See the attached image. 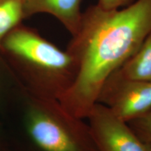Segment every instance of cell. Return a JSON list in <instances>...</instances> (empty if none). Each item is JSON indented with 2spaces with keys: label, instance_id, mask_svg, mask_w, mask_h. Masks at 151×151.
<instances>
[{
  "label": "cell",
  "instance_id": "obj_1",
  "mask_svg": "<svg viewBox=\"0 0 151 151\" xmlns=\"http://www.w3.org/2000/svg\"><path fill=\"white\" fill-rule=\"evenodd\" d=\"M151 34V0L106 10L97 4L83 11L67 48L74 62L72 82L57 101L66 114L86 118L106 81Z\"/></svg>",
  "mask_w": 151,
  "mask_h": 151
},
{
  "label": "cell",
  "instance_id": "obj_2",
  "mask_svg": "<svg viewBox=\"0 0 151 151\" xmlns=\"http://www.w3.org/2000/svg\"><path fill=\"white\" fill-rule=\"evenodd\" d=\"M0 55L29 95L58 100L72 82L74 62L69 52L22 23L3 39Z\"/></svg>",
  "mask_w": 151,
  "mask_h": 151
},
{
  "label": "cell",
  "instance_id": "obj_3",
  "mask_svg": "<svg viewBox=\"0 0 151 151\" xmlns=\"http://www.w3.org/2000/svg\"><path fill=\"white\" fill-rule=\"evenodd\" d=\"M23 122L37 151H97L88 132H73L76 120L62 110L57 100L23 92Z\"/></svg>",
  "mask_w": 151,
  "mask_h": 151
},
{
  "label": "cell",
  "instance_id": "obj_4",
  "mask_svg": "<svg viewBox=\"0 0 151 151\" xmlns=\"http://www.w3.org/2000/svg\"><path fill=\"white\" fill-rule=\"evenodd\" d=\"M97 102L129 122L151 111V82L122 78L115 71L106 81Z\"/></svg>",
  "mask_w": 151,
  "mask_h": 151
},
{
  "label": "cell",
  "instance_id": "obj_5",
  "mask_svg": "<svg viewBox=\"0 0 151 151\" xmlns=\"http://www.w3.org/2000/svg\"><path fill=\"white\" fill-rule=\"evenodd\" d=\"M88 132L97 151H151V144L141 139L133 129L115 116L103 104L90 111Z\"/></svg>",
  "mask_w": 151,
  "mask_h": 151
},
{
  "label": "cell",
  "instance_id": "obj_6",
  "mask_svg": "<svg viewBox=\"0 0 151 151\" xmlns=\"http://www.w3.org/2000/svg\"><path fill=\"white\" fill-rule=\"evenodd\" d=\"M25 18L46 14L59 20L73 36L78 31L83 11L82 0H22Z\"/></svg>",
  "mask_w": 151,
  "mask_h": 151
},
{
  "label": "cell",
  "instance_id": "obj_7",
  "mask_svg": "<svg viewBox=\"0 0 151 151\" xmlns=\"http://www.w3.org/2000/svg\"><path fill=\"white\" fill-rule=\"evenodd\" d=\"M116 72L124 78L151 82V34Z\"/></svg>",
  "mask_w": 151,
  "mask_h": 151
},
{
  "label": "cell",
  "instance_id": "obj_8",
  "mask_svg": "<svg viewBox=\"0 0 151 151\" xmlns=\"http://www.w3.org/2000/svg\"><path fill=\"white\" fill-rule=\"evenodd\" d=\"M25 18L22 0H0V45L6 36Z\"/></svg>",
  "mask_w": 151,
  "mask_h": 151
},
{
  "label": "cell",
  "instance_id": "obj_9",
  "mask_svg": "<svg viewBox=\"0 0 151 151\" xmlns=\"http://www.w3.org/2000/svg\"><path fill=\"white\" fill-rule=\"evenodd\" d=\"M22 93L10 69L0 55V110L6 108L13 97Z\"/></svg>",
  "mask_w": 151,
  "mask_h": 151
},
{
  "label": "cell",
  "instance_id": "obj_10",
  "mask_svg": "<svg viewBox=\"0 0 151 151\" xmlns=\"http://www.w3.org/2000/svg\"><path fill=\"white\" fill-rule=\"evenodd\" d=\"M137 135L145 142L151 144V111L140 118L129 122Z\"/></svg>",
  "mask_w": 151,
  "mask_h": 151
},
{
  "label": "cell",
  "instance_id": "obj_11",
  "mask_svg": "<svg viewBox=\"0 0 151 151\" xmlns=\"http://www.w3.org/2000/svg\"><path fill=\"white\" fill-rule=\"evenodd\" d=\"M137 0H98L97 4L106 10L118 9L127 6Z\"/></svg>",
  "mask_w": 151,
  "mask_h": 151
},
{
  "label": "cell",
  "instance_id": "obj_12",
  "mask_svg": "<svg viewBox=\"0 0 151 151\" xmlns=\"http://www.w3.org/2000/svg\"><path fill=\"white\" fill-rule=\"evenodd\" d=\"M0 151H6L4 148V144L2 142V139H1V134H0Z\"/></svg>",
  "mask_w": 151,
  "mask_h": 151
}]
</instances>
